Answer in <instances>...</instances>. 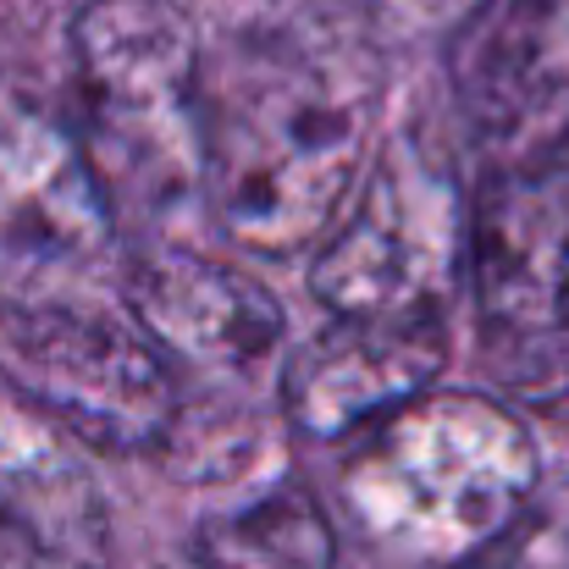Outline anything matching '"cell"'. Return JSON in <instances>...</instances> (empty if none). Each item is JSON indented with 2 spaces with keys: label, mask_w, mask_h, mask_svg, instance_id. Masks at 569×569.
<instances>
[{
  "label": "cell",
  "mask_w": 569,
  "mask_h": 569,
  "mask_svg": "<svg viewBox=\"0 0 569 569\" xmlns=\"http://www.w3.org/2000/svg\"><path fill=\"white\" fill-rule=\"evenodd\" d=\"M377 56L338 28H266L204 67V204L254 254L327 243L377 161Z\"/></svg>",
  "instance_id": "1"
},
{
  "label": "cell",
  "mask_w": 569,
  "mask_h": 569,
  "mask_svg": "<svg viewBox=\"0 0 569 569\" xmlns=\"http://www.w3.org/2000/svg\"><path fill=\"white\" fill-rule=\"evenodd\" d=\"M355 526L398 559L453 569L537 503V442L481 392H420L343 459Z\"/></svg>",
  "instance_id": "2"
},
{
  "label": "cell",
  "mask_w": 569,
  "mask_h": 569,
  "mask_svg": "<svg viewBox=\"0 0 569 569\" xmlns=\"http://www.w3.org/2000/svg\"><path fill=\"white\" fill-rule=\"evenodd\" d=\"M78 139L128 232L204 199V56L172 0H89L72 17Z\"/></svg>",
  "instance_id": "3"
},
{
  "label": "cell",
  "mask_w": 569,
  "mask_h": 569,
  "mask_svg": "<svg viewBox=\"0 0 569 569\" xmlns=\"http://www.w3.org/2000/svg\"><path fill=\"white\" fill-rule=\"evenodd\" d=\"M133 232L78 128L0 106V327L133 305Z\"/></svg>",
  "instance_id": "4"
},
{
  "label": "cell",
  "mask_w": 569,
  "mask_h": 569,
  "mask_svg": "<svg viewBox=\"0 0 569 569\" xmlns=\"http://www.w3.org/2000/svg\"><path fill=\"white\" fill-rule=\"evenodd\" d=\"M470 221L453 161L420 133H392L327 232L310 288L349 321H442L470 271Z\"/></svg>",
  "instance_id": "5"
},
{
  "label": "cell",
  "mask_w": 569,
  "mask_h": 569,
  "mask_svg": "<svg viewBox=\"0 0 569 569\" xmlns=\"http://www.w3.org/2000/svg\"><path fill=\"white\" fill-rule=\"evenodd\" d=\"M0 371L78 448L100 453H167L189 403L133 305L0 327Z\"/></svg>",
  "instance_id": "6"
},
{
  "label": "cell",
  "mask_w": 569,
  "mask_h": 569,
  "mask_svg": "<svg viewBox=\"0 0 569 569\" xmlns=\"http://www.w3.org/2000/svg\"><path fill=\"white\" fill-rule=\"evenodd\" d=\"M448 83L492 172L569 150V0H481L448 33Z\"/></svg>",
  "instance_id": "7"
},
{
  "label": "cell",
  "mask_w": 569,
  "mask_h": 569,
  "mask_svg": "<svg viewBox=\"0 0 569 569\" xmlns=\"http://www.w3.org/2000/svg\"><path fill=\"white\" fill-rule=\"evenodd\" d=\"M0 569H111V515L78 442L0 371Z\"/></svg>",
  "instance_id": "8"
},
{
  "label": "cell",
  "mask_w": 569,
  "mask_h": 569,
  "mask_svg": "<svg viewBox=\"0 0 569 569\" xmlns=\"http://www.w3.org/2000/svg\"><path fill=\"white\" fill-rule=\"evenodd\" d=\"M448 360L442 321H349L332 316L282 371V415L299 437L349 442L392 409L431 392Z\"/></svg>",
  "instance_id": "9"
},
{
  "label": "cell",
  "mask_w": 569,
  "mask_h": 569,
  "mask_svg": "<svg viewBox=\"0 0 569 569\" xmlns=\"http://www.w3.org/2000/svg\"><path fill=\"white\" fill-rule=\"evenodd\" d=\"M481 316L526 343L569 321V178L565 167L492 172L470 221Z\"/></svg>",
  "instance_id": "10"
},
{
  "label": "cell",
  "mask_w": 569,
  "mask_h": 569,
  "mask_svg": "<svg viewBox=\"0 0 569 569\" xmlns=\"http://www.w3.org/2000/svg\"><path fill=\"white\" fill-rule=\"evenodd\" d=\"M133 310L167 360L204 377H254L282 349V305L227 260L150 243L133 266Z\"/></svg>",
  "instance_id": "11"
},
{
  "label": "cell",
  "mask_w": 569,
  "mask_h": 569,
  "mask_svg": "<svg viewBox=\"0 0 569 569\" xmlns=\"http://www.w3.org/2000/svg\"><path fill=\"white\" fill-rule=\"evenodd\" d=\"M193 569H338V542L305 487H271L193 526Z\"/></svg>",
  "instance_id": "12"
},
{
  "label": "cell",
  "mask_w": 569,
  "mask_h": 569,
  "mask_svg": "<svg viewBox=\"0 0 569 569\" xmlns=\"http://www.w3.org/2000/svg\"><path fill=\"white\" fill-rule=\"evenodd\" d=\"M453 569H569V515L531 503L503 537H492Z\"/></svg>",
  "instance_id": "13"
},
{
  "label": "cell",
  "mask_w": 569,
  "mask_h": 569,
  "mask_svg": "<svg viewBox=\"0 0 569 569\" xmlns=\"http://www.w3.org/2000/svg\"><path fill=\"white\" fill-rule=\"evenodd\" d=\"M481 0H366V11L392 33H453Z\"/></svg>",
  "instance_id": "14"
},
{
  "label": "cell",
  "mask_w": 569,
  "mask_h": 569,
  "mask_svg": "<svg viewBox=\"0 0 569 569\" xmlns=\"http://www.w3.org/2000/svg\"><path fill=\"white\" fill-rule=\"evenodd\" d=\"M553 167H565V178H569V150H565V156H559V161H553Z\"/></svg>",
  "instance_id": "15"
}]
</instances>
